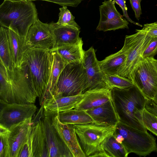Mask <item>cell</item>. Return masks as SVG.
<instances>
[{"instance_id":"6da1fadb","label":"cell","mask_w":157,"mask_h":157,"mask_svg":"<svg viewBox=\"0 0 157 157\" xmlns=\"http://www.w3.org/2000/svg\"><path fill=\"white\" fill-rule=\"evenodd\" d=\"M111 100L119 122L140 130L147 131L143 122L147 99L133 84L126 89H111Z\"/></svg>"},{"instance_id":"7a4b0ae2","label":"cell","mask_w":157,"mask_h":157,"mask_svg":"<svg viewBox=\"0 0 157 157\" xmlns=\"http://www.w3.org/2000/svg\"><path fill=\"white\" fill-rule=\"evenodd\" d=\"M38 18L32 1L4 0L0 6L1 26L11 29L21 37L26 38L30 27Z\"/></svg>"},{"instance_id":"3957f363","label":"cell","mask_w":157,"mask_h":157,"mask_svg":"<svg viewBox=\"0 0 157 157\" xmlns=\"http://www.w3.org/2000/svg\"><path fill=\"white\" fill-rule=\"evenodd\" d=\"M7 71L10 85L0 99L9 103H35L37 96L26 62L23 60L21 63L14 66L12 71Z\"/></svg>"},{"instance_id":"277c9868","label":"cell","mask_w":157,"mask_h":157,"mask_svg":"<svg viewBox=\"0 0 157 157\" xmlns=\"http://www.w3.org/2000/svg\"><path fill=\"white\" fill-rule=\"evenodd\" d=\"M23 60L27 64L40 101L44 96L50 81L52 62V52L49 50L28 48Z\"/></svg>"},{"instance_id":"5b68a950","label":"cell","mask_w":157,"mask_h":157,"mask_svg":"<svg viewBox=\"0 0 157 157\" xmlns=\"http://www.w3.org/2000/svg\"><path fill=\"white\" fill-rule=\"evenodd\" d=\"M87 86V78L82 62L68 63L61 73L50 99L83 94Z\"/></svg>"},{"instance_id":"8992f818","label":"cell","mask_w":157,"mask_h":157,"mask_svg":"<svg viewBox=\"0 0 157 157\" xmlns=\"http://www.w3.org/2000/svg\"><path fill=\"white\" fill-rule=\"evenodd\" d=\"M115 132L123 137L122 144L129 154L145 157L157 149L155 138L147 131L140 130L119 122Z\"/></svg>"},{"instance_id":"52a82bcc","label":"cell","mask_w":157,"mask_h":157,"mask_svg":"<svg viewBox=\"0 0 157 157\" xmlns=\"http://www.w3.org/2000/svg\"><path fill=\"white\" fill-rule=\"evenodd\" d=\"M78 139L86 157H93L104 140L113 134L116 126L90 123L74 124Z\"/></svg>"},{"instance_id":"ba28073f","label":"cell","mask_w":157,"mask_h":157,"mask_svg":"<svg viewBox=\"0 0 157 157\" xmlns=\"http://www.w3.org/2000/svg\"><path fill=\"white\" fill-rule=\"evenodd\" d=\"M129 79L147 99L153 100L157 91V59L142 57Z\"/></svg>"},{"instance_id":"9c48e42d","label":"cell","mask_w":157,"mask_h":157,"mask_svg":"<svg viewBox=\"0 0 157 157\" xmlns=\"http://www.w3.org/2000/svg\"><path fill=\"white\" fill-rule=\"evenodd\" d=\"M136 32L135 34L125 37L123 47L126 52L127 58L117 73V75L128 79L152 38L140 29H136Z\"/></svg>"},{"instance_id":"30bf717a","label":"cell","mask_w":157,"mask_h":157,"mask_svg":"<svg viewBox=\"0 0 157 157\" xmlns=\"http://www.w3.org/2000/svg\"><path fill=\"white\" fill-rule=\"evenodd\" d=\"M0 124L9 128L12 125L33 117L37 110L33 103H9L0 99Z\"/></svg>"},{"instance_id":"8fae6325","label":"cell","mask_w":157,"mask_h":157,"mask_svg":"<svg viewBox=\"0 0 157 157\" xmlns=\"http://www.w3.org/2000/svg\"><path fill=\"white\" fill-rule=\"evenodd\" d=\"M52 114L44 113L41 121L50 157H73L53 124Z\"/></svg>"},{"instance_id":"7c38bea8","label":"cell","mask_w":157,"mask_h":157,"mask_svg":"<svg viewBox=\"0 0 157 157\" xmlns=\"http://www.w3.org/2000/svg\"><path fill=\"white\" fill-rule=\"evenodd\" d=\"M115 2L105 0L99 6L100 17L96 29L104 32L128 29V21L116 9Z\"/></svg>"},{"instance_id":"4fadbf2b","label":"cell","mask_w":157,"mask_h":157,"mask_svg":"<svg viewBox=\"0 0 157 157\" xmlns=\"http://www.w3.org/2000/svg\"><path fill=\"white\" fill-rule=\"evenodd\" d=\"M25 44L29 48H52L53 39L50 24L44 23L38 18L29 30Z\"/></svg>"},{"instance_id":"5bb4252c","label":"cell","mask_w":157,"mask_h":157,"mask_svg":"<svg viewBox=\"0 0 157 157\" xmlns=\"http://www.w3.org/2000/svg\"><path fill=\"white\" fill-rule=\"evenodd\" d=\"M95 52L93 47L84 51L82 63L88 80L86 91L108 87L105 82V74L100 68Z\"/></svg>"},{"instance_id":"9a60e30c","label":"cell","mask_w":157,"mask_h":157,"mask_svg":"<svg viewBox=\"0 0 157 157\" xmlns=\"http://www.w3.org/2000/svg\"><path fill=\"white\" fill-rule=\"evenodd\" d=\"M52 121L53 125L73 157H86L78 141L74 124L61 122L56 113L52 114Z\"/></svg>"},{"instance_id":"2e32d148","label":"cell","mask_w":157,"mask_h":157,"mask_svg":"<svg viewBox=\"0 0 157 157\" xmlns=\"http://www.w3.org/2000/svg\"><path fill=\"white\" fill-rule=\"evenodd\" d=\"M43 106L32 119L31 130L33 133L32 148L33 157H50L42 124Z\"/></svg>"},{"instance_id":"e0dca14e","label":"cell","mask_w":157,"mask_h":157,"mask_svg":"<svg viewBox=\"0 0 157 157\" xmlns=\"http://www.w3.org/2000/svg\"><path fill=\"white\" fill-rule=\"evenodd\" d=\"M33 117L12 125L10 130V141L11 157H18L19 151L26 140L32 125Z\"/></svg>"},{"instance_id":"ac0fdd59","label":"cell","mask_w":157,"mask_h":157,"mask_svg":"<svg viewBox=\"0 0 157 157\" xmlns=\"http://www.w3.org/2000/svg\"><path fill=\"white\" fill-rule=\"evenodd\" d=\"M85 111L97 125L116 126L119 122L111 99L100 106Z\"/></svg>"},{"instance_id":"d6986e66","label":"cell","mask_w":157,"mask_h":157,"mask_svg":"<svg viewBox=\"0 0 157 157\" xmlns=\"http://www.w3.org/2000/svg\"><path fill=\"white\" fill-rule=\"evenodd\" d=\"M85 94L74 96L53 98L43 105L45 114H53L74 109L83 98Z\"/></svg>"},{"instance_id":"ffe728a7","label":"cell","mask_w":157,"mask_h":157,"mask_svg":"<svg viewBox=\"0 0 157 157\" xmlns=\"http://www.w3.org/2000/svg\"><path fill=\"white\" fill-rule=\"evenodd\" d=\"M53 39L52 48L63 44H74L79 40L80 30L69 25H62L52 22L50 23Z\"/></svg>"},{"instance_id":"44dd1931","label":"cell","mask_w":157,"mask_h":157,"mask_svg":"<svg viewBox=\"0 0 157 157\" xmlns=\"http://www.w3.org/2000/svg\"><path fill=\"white\" fill-rule=\"evenodd\" d=\"M82 100L74 109L86 110L100 106L111 99V88L109 87L88 90Z\"/></svg>"},{"instance_id":"7402d4cb","label":"cell","mask_w":157,"mask_h":157,"mask_svg":"<svg viewBox=\"0 0 157 157\" xmlns=\"http://www.w3.org/2000/svg\"><path fill=\"white\" fill-rule=\"evenodd\" d=\"M82 38L74 44H63L52 48L50 51H56L60 57L66 65L72 63L82 62L84 51L82 48Z\"/></svg>"},{"instance_id":"603a6c76","label":"cell","mask_w":157,"mask_h":157,"mask_svg":"<svg viewBox=\"0 0 157 157\" xmlns=\"http://www.w3.org/2000/svg\"><path fill=\"white\" fill-rule=\"evenodd\" d=\"M51 52L52 56L51 78L49 85L44 96L39 101L41 106H43L45 103L52 97L59 77L66 65L56 51Z\"/></svg>"},{"instance_id":"cb8c5ba5","label":"cell","mask_w":157,"mask_h":157,"mask_svg":"<svg viewBox=\"0 0 157 157\" xmlns=\"http://www.w3.org/2000/svg\"><path fill=\"white\" fill-rule=\"evenodd\" d=\"M128 155L124 146L117 141L112 134L104 140L93 157H127Z\"/></svg>"},{"instance_id":"d4e9b609","label":"cell","mask_w":157,"mask_h":157,"mask_svg":"<svg viewBox=\"0 0 157 157\" xmlns=\"http://www.w3.org/2000/svg\"><path fill=\"white\" fill-rule=\"evenodd\" d=\"M9 44L14 66L20 64L24 55L28 48L25 38L21 37L12 30L7 29Z\"/></svg>"},{"instance_id":"484cf974","label":"cell","mask_w":157,"mask_h":157,"mask_svg":"<svg viewBox=\"0 0 157 157\" xmlns=\"http://www.w3.org/2000/svg\"><path fill=\"white\" fill-rule=\"evenodd\" d=\"M126 58V52L123 47L117 52L108 56L102 60L98 61L99 64L104 74L117 75L118 70L125 63Z\"/></svg>"},{"instance_id":"4316f807","label":"cell","mask_w":157,"mask_h":157,"mask_svg":"<svg viewBox=\"0 0 157 157\" xmlns=\"http://www.w3.org/2000/svg\"><path fill=\"white\" fill-rule=\"evenodd\" d=\"M59 121L65 124H82L94 123L85 110L73 109L56 113Z\"/></svg>"},{"instance_id":"83f0119b","label":"cell","mask_w":157,"mask_h":157,"mask_svg":"<svg viewBox=\"0 0 157 157\" xmlns=\"http://www.w3.org/2000/svg\"><path fill=\"white\" fill-rule=\"evenodd\" d=\"M0 58L7 70L12 71L14 65L10 52L7 29L1 26L0 29Z\"/></svg>"},{"instance_id":"f1b7e54d","label":"cell","mask_w":157,"mask_h":157,"mask_svg":"<svg viewBox=\"0 0 157 157\" xmlns=\"http://www.w3.org/2000/svg\"><path fill=\"white\" fill-rule=\"evenodd\" d=\"M105 74V82L110 88H117L120 89L128 88L133 85L129 79L117 75Z\"/></svg>"},{"instance_id":"f546056e","label":"cell","mask_w":157,"mask_h":157,"mask_svg":"<svg viewBox=\"0 0 157 157\" xmlns=\"http://www.w3.org/2000/svg\"><path fill=\"white\" fill-rule=\"evenodd\" d=\"M9 128L0 124V157H11Z\"/></svg>"},{"instance_id":"4dcf8cb0","label":"cell","mask_w":157,"mask_h":157,"mask_svg":"<svg viewBox=\"0 0 157 157\" xmlns=\"http://www.w3.org/2000/svg\"><path fill=\"white\" fill-rule=\"evenodd\" d=\"M59 20L57 23L60 25H69L75 27L80 30V28L75 21V17L67 6H63L59 8Z\"/></svg>"},{"instance_id":"1f68e13d","label":"cell","mask_w":157,"mask_h":157,"mask_svg":"<svg viewBox=\"0 0 157 157\" xmlns=\"http://www.w3.org/2000/svg\"><path fill=\"white\" fill-rule=\"evenodd\" d=\"M142 120L147 130L157 136V116L145 108L143 112Z\"/></svg>"},{"instance_id":"d6a6232c","label":"cell","mask_w":157,"mask_h":157,"mask_svg":"<svg viewBox=\"0 0 157 157\" xmlns=\"http://www.w3.org/2000/svg\"><path fill=\"white\" fill-rule=\"evenodd\" d=\"M32 141L33 133L31 127L28 138L21 147L18 157H33Z\"/></svg>"},{"instance_id":"836d02e7","label":"cell","mask_w":157,"mask_h":157,"mask_svg":"<svg viewBox=\"0 0 157 157\" xmlns=\"http://www.w3.org/2000/svg\"><path fill=\"white\" fill-rule=\"evenodd\" d=\"M157 54V37L152 38L144 50L143 57H154Z\"/></svg>"},{"instance_id":"e575fe53","label":"cell","mask_w":157,"mask_h":157,"mask_svg":"<svg viewBox=\"0 0 157 157\" xmlns=\"http://www.w3.org/2000/svg\"><path fill=\"white\" fill-rule=\"evenodd\" d=\"M140 30L150 37H157V22L144 24L143 28Z\"/></svg>"},{"instance_id":"d590c367","label":"cell","mask_w":157,"mask_h":157,"mask_svg":"<svg viewBox=\"0 0 157 157\" xmlns=\"http://www.w3.org/2000/svg\"><path fill=\"white\" fill-rule=\"evenodd\" d=\"M33 1L36 0L45 1L55 3L63 6L76 7L83 0H27Z\"/></svg>"},{"instance_id":"8d00e7d4","label":"cell","mask_w":157,"mask_h":157,"mask_svg":"<svg viewBox=\"0 0 157 157\" xmlns=\"http://www.w3.org/2000/svg\"><path fill=\"white\" fill-rule=\"evenodd\" d=\"M119 6L122 10L123 15L126 20L130 23H133L135 25H137L140 27H142V25L138 23L132 21L129 17L127 13V8L125 4L126 0H112Z\"/></svg>"},{"instance_id":"74e56055","label":"cell","mask_w":157,"mask_h":157,"mask_svg":"<svg viewBox=\"0 0 157 157\" xmlns=\"http://www.w3.org/2000/svg\"><path fill=\"white\" fill-rule=\"evenodd\" d=\"M142 0H129L132 8L134 12L135 17L139 20L142 14L140 2Z\"/></svg>"},{"instance_id":"f35d334b","label":"cell","mask_w":157,"mask_h":157,"mask_svg":"<svg viewBox=\"0 0 157 157\" xmlns=\"http://www.w3.org/2000/svg\"><path fill=\"white\" fill-rule=\"evenodd\" d=\"M6 1H8L12 2H20L21 1H26L27 0H4Z\"/></svg>"},{"instance_id":"ab89813d","label":"cell","mask_w":157,"mask_h":157,"mask_svg":"<svg viewBox=\"0 0 157 157\" xmlns=\"http://www.w3.org/2000/svg\"><path fill=\"white\" fill-rule=\"evenodd\" d=\"M157 105V91L155 94V98L153 100H152Z\"/></svg>"},{"instance_id":"60d3db41","label":"cell","mask_w":157,"mask_h":157,"mask_svg":"<svg viewBox=\"0 0 157 157\" xmlns=\"http://www.w3.org/2000/svg\"></svg>"},{"instance_id":"b9f144b4","label":"cell","mask_w":157,"mask_h":157,"mask_svg":"<svg viewBox=\"0 0 157 157\" xmlns=\"http://www.w3.org/2000/svg\"></svg>"}]
</instances>
